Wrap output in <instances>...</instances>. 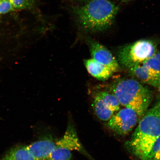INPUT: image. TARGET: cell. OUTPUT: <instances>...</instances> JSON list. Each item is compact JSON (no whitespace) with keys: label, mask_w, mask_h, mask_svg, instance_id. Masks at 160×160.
<instances>
[{"label":"cell","mask_w":160,"mask_h":160,"mask_svg":"<svg viewBox=\"0 0 160 160\" xmlns=\"http://www.w3.org/2000/svg\"><path fill=\"white\" fill-rule=\"evenodd\" d=\"M160 136V99L142 117L126 145L139 160H148L152 148Z\"/></svg>","instance_id":"obj_1"},{"label":"cell","mask_w":160,"mask_h":160,"mask_svg":"<svg viewBox=\"0 0 160 160\" xmlns=\"http://www.w3.org/2000/svg\"><path fill=\"white\" fill-rule=\"evenodd\" d=\"M119 10V6L109 0H90L85 5L75 7L73 13L82 28L98 32L113 24Z\"/></svg>","instance_id":"obj_2"},{"label":"cell","mask_w":160,"mask_h":160,"mask_svg":"<svg viewBox=\"0 0 160 160\" xmlns=\"http://www.w3.org/2000/svg\"><path fill=\"white\" fill-rule=\"evenodd\" d=\"M112 92L121 105L134 110L139 118L144 115L153 98L152 91L133 79L118 82Z\"/></svg>","instance_id":"obj_3"},{"label":"cell","mask_w":160,"mask_h":160,"mask_svg":"<svg viewBox=\"0 0 160 160\" xmlns=\"http://www.w3.org/2000/svg\"><path fill=\"white\" fill-rule=\"evenodd\" d=\"M158 51L157 44L151 39H141L120 49L118 56L120 64L129 69L141 64Z\"/></svg>","instance_id":"obj_4"},{"label":"cell","mask_w":160,"mask_h":160,"mask_svg":"<svg viewBox=\"0 0 160 160\" xmlns=\"http://www.w3.org/2000/svg\"><path fill=\"white\" fill-rule=\"evenodd\" d=\"M77 151L83 153L85 152L81 144L73 125L69 124L64 135L56 142L55 147L47 160H71L72 152Z\"/></svg>","instance_id":"obj_5"},{"label":"cell","mask_w":160,"mask_h":160,"mask_svg":"<svg viewBox=\"0 0 160 160\" xmlns=\"http://www.w3.org/2000/svg\"><path fill=\"white\" fill-rule=\"evenodd\" d=\"M120 103L113 93L101 92L96 95L92 107L98 118L102 121L108 122L119 111Z\"/></svg>","instance_id":"obj_6"},{"label":"cell","mask_w":160,"mask_h":160,"mask_svg":"<svg viewBox=\"0 0 160 160\" xmlns=\"http://www.w3.org/2000/svg\"><path fill=\"white\" fill-rule=\"evenodd\" d=\"M133 109L125 108L120 109L108 121L109 128L117 134H128L135 127L139 118Z\"/></svg>","instance_id":"obj_7"},{"label":"cell","mask_w":160,"mask_h":160,"mask_svg":"<svg viewBox=\"0 0 160 160\" xmlns=\"http://www.w3.org/2000/svg\"><path fill=\"white\" fill-rule=\"evenodd\" d=\"M90 52L92 58L96 61L109 67L114 72L119 68L118 62L109 50L98 42L89 41Z\"/></svg>","instance_id":"obj_8"},{"label":"cell","mask_w":160,"mask_h":160,"mask_svg":"<svg viewBox=\"0 0 160 160\" xmlns=\"http://www.w3.org/2000/svg\"><path fill=\"white\" fill-rule=\"evenodd\" d=\"M56 142L48 136L27 146L28 151L37 160H47L55 147Z\"/></svg>","instance_id":"obj_9"},{"label":"cell","mask_w":160,"mask_h":160,"mask_svg":"<svg viewBox=\"0 0 160 160\" xmlns=\"http://www.w3.org/2000/svg\"><path fill=\"white\" fill-rule=\"evenodd\" d=\"M129 70L131 74L143 82L154 88L160 93V82L146 66L141 64Z\"/></svg>","instance_id":"obj_10"},{"label":"cell","mask_w":160,"mask_h":160,"mask_svg":"<svg viewBox=\"0 0 160 160\" xmlns=\"http://www.w3.org/2000/svg\"><path fill=\"white\" fill-rule=\"evenodd\" d=\"M84 64L90 74L98 79H107L111 77L114 72L109 67L93 58L85 60Z\"/></svg>","instance_id":"obj_11"},{"label":"cell","mask_w":160,"mask_h":160,"mask_svg":"<svg viewBox=\"0 0 160 160\" xmlns=\"http://www.w3.org/2000/svg\"><path fill=\"white\" fill-rule=\"evenodd\" d=\"M0 160H37L28 151L27 147L18 146L12 149Z\"/></svg>","instance_id":"obj_12"},{"label":"cell","mask_w":160,"mask_h":160,"mask_svg":"<svg viewBox=\"0 0 160 160\" xmlns=\"http://www.w3.org/2000/svg\"><path fill=\"white\" fill-rule=\"evenodd\" d=\"M142 64L148 68L160 82V52L157 51Z\"/></svg>","instance_id":"obj_13"},{"label":"cell","mask_w":160,"mask_h":160,"mask_svg":"<svg viewBox=\"0 0 160 160\" xmlns=\"http://www.w3.org/2000/svg\"><path fill=\"white\" fill-rule=\"evenodd\" d=\"M15 8L18 10L29 9L34 4L33 0H10Z\"/></svg>","instance_id":"obj_14"},{"label":"cell","mask_w":160,"mask_h":160,"mask_svg":"<svg viewBox=\"0 0 160 160\" xmlns=\"http://www.w3.org/2000/svg\"><path fill=\"white\" fill-rule=\"evenodd\" d=\"M148 160H160V136L152 148Z\"/></svg>","instance_id":"obj_15"},{"label":"cell","mask_w":160,"mask_h":160,"mask_svg":"<svg viewBox=\"0 0 160 160\" xmlns=\"http://www.w3.org/2000/svg\"><path fill=\"white\" fill-rule=\"evenodd\" d=\"M15 10L10 0H0V15L5 14Z\"/></svg>","instance_id":"obj_16"},{"label":"cell","mask_w":160,"mask_h":160,"mask_svg":"<svg viewBox=\"0 0 160 160\" xmlns=\"http://www.w3.org/2000/svg\"><path fill=\"white\" fill-rule=\"evenodd\" d=\"M119 1L124 2H128L131 1L132 0H119Z\"/></svg>","instance_id":"obj_17"},{"label":"cell","mask_w":160,"mask_h":160,"mask_svg":"<svg viewBox=\"0 0 160 160\" xmlns=\"http://www.w3.org/2000/svg\"><path fill=\"white\" fill-rule=\"evenodd\" d=\"M80 1H84V0H80Z\"/></svg>","instance_id":"obj_18"}]
</instances>
